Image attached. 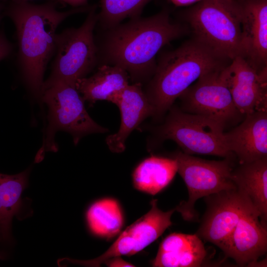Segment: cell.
<instances>
[{
	"instance_id": "30bf717a",
	"label": "cell",
	"mask_w": 267,
	"mask_h": 267,
	"mask_svg": "<svg viewBox=\"0 0 267 267\" xmlns=\"http://www.w3.org/2000/svg\"><path fill=\"white\" fill-rule=\"evenodd\" d=\"M151 209L127 227L112 245L101 256L93 259H72L73 264L87 267H99L112 257L132 256L142 250L159 237L172 225L171 217L175 209L164 212L157 206V200L151 202Z\"/></svg>"
},
{
	"instance_id": "e0dca14e",
	"label": "cell",
	"mask_w": 267,
	"mask_h": 267,
	"mask_svg": "<svg viewBox=\"0 0 267 267\" xmlns=\"http://www.w3.org/2000/svg\"><path fill=\"white\" fill-rule=\"evenodd\" d=\"M206 254L204 245L196 234L173 233L161 243L152 265L156 267H200Z\"/></svg>"
},
{
	"instance_id": "ba28073f",
	"label": "cell",
	"mask_w": 267,
	"mask_h": 267,
	"mask_svg": "<svg viewBox=\"0 0 267 267\" xmlns=\"http://www.w3.org/2000/svg\"><path fill=\"white\" fill-rule=\"evenodd\" d=\"M178 172L184 180L188 192V199L181 202L175 210L187 221L195 216L196 201L223 190L236 188L232 180V168L229 158L220 161L207 160L186 154L175 152Z\"/></svg>"
},
{
	"instance_id": "9c48e42d",
	"label": "cell",
	"mask_w": 267,
	"mask_h": 267,
	"mask_svg": "<svg viewBox=\"0 0 267 267\" xmlns=\"http://www.w3.org/2000/svg\"><path fill=\"white\" fill-rule=\"evenodd\" d=\"M228 64L201 76L180 96L183 111L208 117L225 127L243 116L229 90Z\"/></svg>"
},
{
	"instance_id": "7a4b0ae2",
	"label": "cell",
	"mask_w": 267,
	"mask_h": 267,
	"mask_svg": "<svg viewBox=\"0 0 267 267\" xmlns=\"http://www.w3.org/2000/svg\"><path fill=\"white\" fill-rule=\"evenodd\" d=\"M93 5L60 11L53 1L41 4L29 1L9 3L4 14L14 24L18 44V63L26 86L35 98L41 99L44 75L54 53L58 25L69 16L88 12Z\"/></svg>"
},
{
	"instance_id": "7402d4cb",
	"label": "cell",
	"mask_w": 267,
	"mask_h": 267,
	"mask_svg": "<svg viewBox=\"0 0 267 267\" xmlns=\"http://www.w3.org/2000/svg\"><path fill=\"white\" fill-rule=\"evenodd\" d=\"M86 218L90 230L94 235L111 238L117 235L123 224V216L117 201L112 198L98 200L88 209Z\"/></svg>"
},
{
	"instance_id": "603a6c76",
	"label": "cell",
	"mask_w": 267,
	"mask_h": 267,
	"mask_svg": "<svg viewBox=\"0 0 267 267\" xmlns=\"http://www.w3.org/2000/svg\"><path fill=\"white\" fill-rule=\"evenodd\" d=\"M152 0H100L97 23L103 30L114 27L126 19L140 16L144 7Z\"/></svg>"
},
{
	"instance_id": "f546056e",
	"label": "cell",
	"mask_w": 267,
	"mask_h": 267,
	"mask_svg": "<svg viewBox=\"0 0 267 267\" xmlns=\"http://www.w3.org/2000/svg\"><path fill=\"white\" fill-rule=\"evenodd\" d=\"M6 0H0V2H2L5 1Z\"/></svg>"
},
{
	"instance_id": "ffe728a7",
	"label": "cell",
	"mask_w": 267,
	"mask_h": 267,
	"mask_svg": "<svg viewBox=\"0 0 267 267\" xmlns=\"http://www.w3.org/2000/svg\"><path fill=\"white\" fill-rule=\"evenodd\" d=\"M30 170L9 175L0 173V244L11 242L13 218L22 206L21 196L27 184Z\"/></svg>"
},
{
	"instance_id": "277c9868",
	"label": "cell",
	"mask_w": 267,
	"mask_h": 267,
	"mask_svg": "<svg viewBox=\"0 0 267 267\" xmlns=\"http://www.w3.org/2000/svg\"><path fill=\"white\" fill-rule=\"evenodd\" d=\"M241 17L234 0H202L184 14L194 38L229 61L241 54Z\"/></svg>"
},
{
	"instance_id": "9a60e30c",
	"label": "cell",
	"mask_w": 267,
	"mask_h": 267,
	"mask_svg": "<svg viewBox=\"0 0 267 267\" xmlns=\"http://www.w3.org/2000/svg\"><path fill=\"white\" fill-rule=\"evenodd\" d=\"M240 4V56L259 69L267 68V0H247Z\"/></svg>"
},
{
	"instance_id": "52a82bcc",
	"label": "cell",
	"mask_w": 267,
	"mask_h": 267,
	"mask_svg": "<svg viewBox=\"0 0 267 267\" xmlns=\"http://www.w3.org/2000/svg\"><path fill=\"white\" fill-rule=\"evenodd\" d=\"M163 124L156 130L162 140L176 142L184 153L230 158L224 139L225 127L207 116L190 113L173 106Z\"/></svg>"
},
{
	"instance_id": "6da1fadb",
	"label": "cell",
	"mask_w": 267,
	"mask_h": 267,
	"mask_svg": "<svg viewBox=\"0 0 267 267\" xmlns=\"http://www.w3.org/2000/svg\"><path fill=\"white\" fill-rule=\"evenodd\" d=\"M187 28L174 21L163 10L152 16H140L104 30L98 48V65H116L134 83L148 80L156 66V57L166 44L185 35Z\"/></svg>"
},
{
	"instance_id": "7c38bea8",
	"label": "cell",
	"mask_w": 267,
	"mask_h": 267,
	"mask_svg": "<svg viewBox=\"0 0 267 267\" xmlns=\"http://www.w3.org/2000/svg\"><path fill=\"white\" fill-rule=\"evenodd\" d=\"M207 209L196 234L220 249L235 227L249 201L236 188L206 197Z\"/></svg>"
},
{
	"instance_id": "5b68a950",
	"label": "cell",
	"mask_w": 267,
	"mask_h": 267,
	"mask_svg": "<svg viewBox=\"0 0 267 267\" xmlns=\"http://www.w3.org/2000/svg\"><path fill=\"white\" fill-rule=\"evenodd\" d=\"M97 7L93 5L79 27L67 28L56 34L51 74L43 85L62 81L75 86L78 80L86 77L98 65V48L94 36L98 22Z\"/></svg>"
},
{
	"instance_id": "4316f807",
	"label": "cell",
	"mask_w": 267,
	"mask_h": 267,
	"mask_svg": "<svg viewBox=\"0 0 267 267\" xmlns=\"http://www.w3.org/2000/svg\"><path fill=\"white\" fill-rule=\"evenodd\" d=\"M171 2L177 6H184L192 4H195L196 3L202 0H169Z\"/></svg>"
},
{
	"instance_id": "4fadbf2b",
	"label": "cell",
	"mask_w": 267,
	"mask_h": 267,
	"mask_svg": "<svg viewBox=\"0 0 267 267\" xmlns=\"http://www.w3.org/2000/svg\"><path fill=\"white\" fill-rule=\"evenodd\" d=\"M221 249L239 266L253 265L267 249V226L249 201L234 230Z\"/></svg>"
},
{
	"instance_id": "3957f363",
	"label": "cell",
	"mask_w": 267,
	"mask_h": 267,
	"mask_svg": "<svg viewBox=\"0 0 267 267\" xmlns=\"http://www.w3.org/2000/svg\"><path fill=\"white\" fill-rule=\"evenodd\" d=\"M194 38L164 54L144 90L153 116L163 115L199 78L230 63Z\"/></svg>"
},
{
	"instance_id": "5bb4252c",
	"label": "cell",
	"mask_w": 267,
	"mask_h": 267,
	"mask_svg": "<svg viewBox=\"0 0 267 267\" xmlns=\"http://www.w3.org/2000/svg\"><path fill=\"white\" fill-rule=\"evenodd\" d=\"M224 139L240 164L267 157V111L246 115L240 124L224 133Z\"/></svg>"
},
{
	"instance_id": "cb8c5ba5",
	"label": "cell",
	"mask_w": 267,
	"mask_h": 267,
	"mask_svg": "<svg viewBox=\"0 0 267 267\" xmlns=\"http://www.w3.org/2000/svg\"><path fill=\"white\" fill-rule=\"evenodd\" d=\"M13 46L6 38L2 31H0V61L5 58L11 53Z\"/></svg>"
},
{
	"instance_id": "44dd1931",
	"label": "cell",
	"mask_w": 267,
	"mask_h": 267,
	"mask_svg": "<svg viewBox=\"0 0 267 267\" xmlns=\"http://www.w3.org/2000/svg\"><path fill=\"white\" fill-rule=\"evenodd\" d=\"M178 172L175 159L152 156L134 169L133 179L134 187L146 193L155 195L166 187Z\"/></svg>"
},
{
	"instance_id": "ac0fdd59",
	"label": "cell",
	"mask_w": 267,
	"mask_h": 267,
	"mask_svg": "<svg viewBox=\"0 0 267 267\" xmlns=\"http://www.w3.org/2000/svg\"><path fill=\"white\" fill-rule=\"evenodd\" d=\"M130 80L128 73L120 67L102 64L92 76L78 80L75 87L84 101L107 100L115 104Z\"/></svg>"
},
{
	"instance_id": "f1b7e54d",
	"label": "cell",
	"mask_w": 267,
	"mask_h": 267,
	"mask_svg": "<svg viewBox=\"0 0 267 267\" xmlns=\"http://www.w3.org/2000/svg\"><path fill=\"white\" fill-rule=\"evenodd\" d=\"M11 1H14V2H25V1H29L30 0H10ZM51 1H54V0H50Z\"/></svg>"
},
{
	"instance_id": "d6986e66",
	"label": "cell",
	"mask_w": 267,
	"mask_h": 267,
	"mask_svg": "<svg viewBox=\"0 0 267 267\" xmlns=\"http://www.w3.org/2000/svg\"><path fill=\"white\" fill-rule=\"evenodd\" d=\"M237 190L256 209L262 224L267 226V157L240 164L231 173Z\"/></svg>"
},
{
	"instance_id": "83f0119b",
	"label": "cell",
	"mask_w": 267,
	"mask_h": 267,
	"mask_svg": "<svg viewBox=\"0 0 267 267\" xmlns=\"http://www.w3.org/2000/svg\"><path fill=\"white\" fill-rule=\"evenodd\" d=\"M4 6L2 2H0V19L1 18L2 15L4 13Z\"/></svg>"
},
{
	"instance_id": "2e32d148",
	"label": "cell",
	"mask_w": 267,
	"mask_h": 267,
	"mask_svg": "<svg viewBox=\"0 0 267 267\" xmlns=\"http://www.w3.org/2000/svg\"><path fill=\"white\" fill-rule=\"evenodd\" d=\"M116 105L120 111V127L118 132L107 136L106 143L111 151L120 153L125 149L129 135L146 118L153 116L154 110L140 83L128 85L122 91Z\"/></svg>"
},
{
	"instance_id": "8992f818",
	"label": "cell",
	"mask_w": 267,
	"mask_h": 267,
	"mask_svg": "<svg viewBox=\"0 0 267 267\" xmlns=\"http://www.w3.org/2000/svg\"><path fill=\"white\" fill-rule=\"evenodd\" d=\"M41 99L48 109V125L43 144L46 151L57 150L54 136L58 131L70 134L77 144L88 134L109 131L90 117L84 100L74 86L62 81L43 85Z\"/></svg>"
},
{
	"instance_id": "8fae6325",
	"label": "cell",
	"mask_w": 267,
	"mask_h": 267,
	"mask_svg": "<svg viewBox=\"0 0 267 267\" xmlns=\"http://www.w3.org/2000/svg\"><path fill=\"white\" fill-rule=\"evenodd\" d=\"M227 78L234 104L241 115L267 111V68L258 69L237 56L227 66Z\"/></svg>"
},
{
	"instance_id": "d4e9b609",
	"label": "cell",
	"mask_w": 267,
	"mask_h": 267,
	"mask_svg": "<svg viewBox=\"0 0 267 267\" xmlns=\"http://www.w3.org/2000/svg\"><path fill=\"white\" fill-rule=\"evenodd\" d=\"M104 264L110 267H134V265L125 261L120 256L110 258L106 261Z\"/></svg>"
},
{
	"instance_id": "484cf974",
	"label": "cell",
	"mask_w": 267,
	"mask_h": 267,
	"mask_svg": "<svg viewBox=\"0 0 267 267\" xmlns=\"http://www.w3.org/2000/svg\"><path fill=\"white\" fill-rule=\"evenodd\" d=\"M56 1L70 5L74 8L85 6L88 5V0H56Z\"/></svg>"
}]
</instances>
